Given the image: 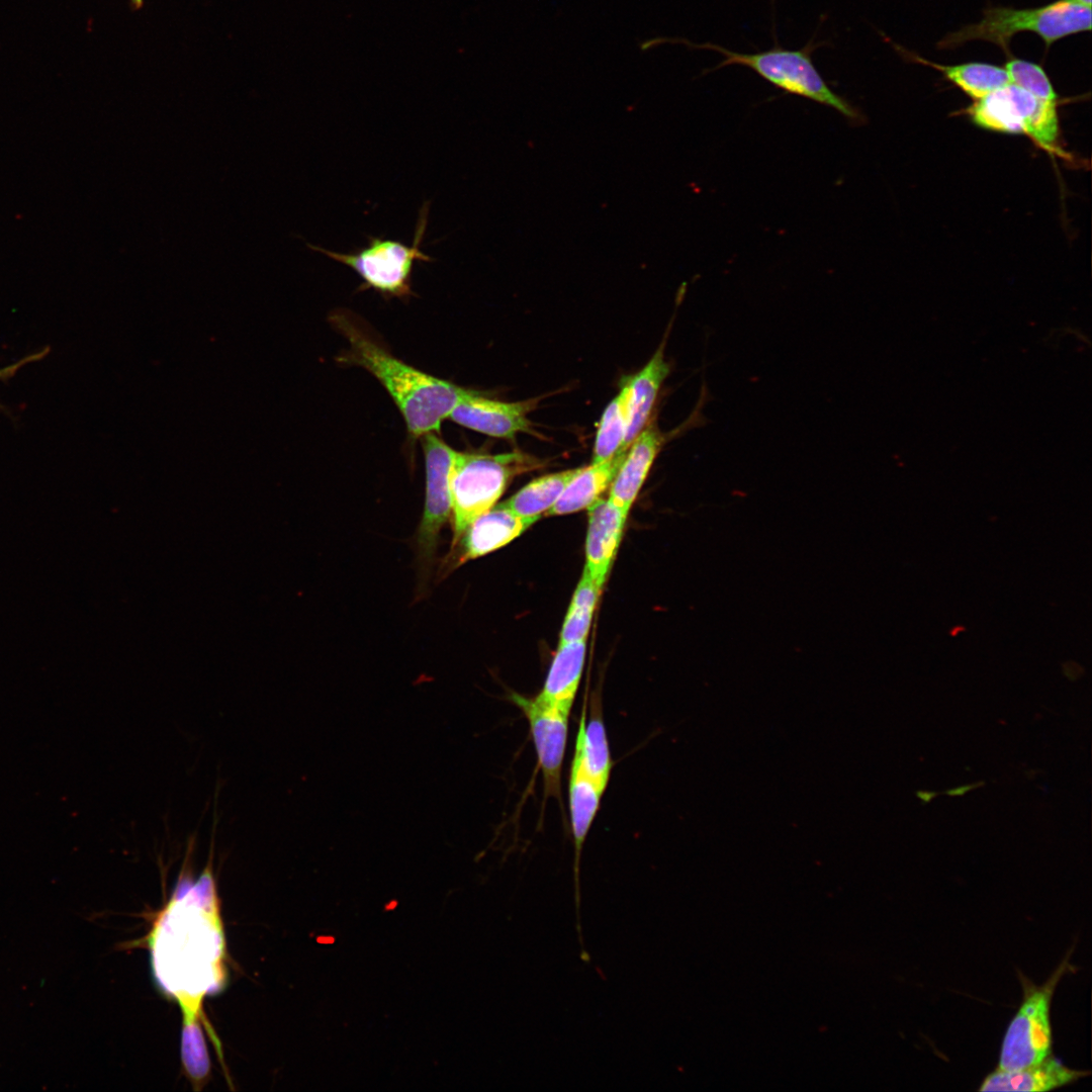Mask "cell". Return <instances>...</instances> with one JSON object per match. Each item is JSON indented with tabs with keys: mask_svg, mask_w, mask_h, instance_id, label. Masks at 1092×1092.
Wrapping results in <instances>:
<instances>
[{
	"mask_svg": "<svg viewBox=\"0 0 1092 1092\" xmlns=\"http://www.w3.org/2000/svg\"><path fill=\"white\" fill-rule=\"evenodd\" d=\"M332 323L348 341L343 363L364 368L385 388L414 438L437 433L456 405L474 391L404 363L373 340L347 312L332 315Z\"/></svg>",
	"mask_w": 1092,
	"mask_h": 1092,
	"instance_id": "1",
	"label": "cell"
},
{
	"mask_svg": "<svg viewBox=\"0 0 1092 1092\" xmlns=\"http://www.w3.org/2000/svg\"><path fill=\"white\" fill-rule=\"evenodd\" d=\"M1091 7L1068 0L1034 8L990 7L982 18L972 24L946 34L937 47L956 49L973 40H984L1009 53L1010 41L1020 32L1038 35L1049 48L1054 42L1091 29Z\"/></svg>",
	"mask_w": 1092,
	"mask_h": 1092,
	"instance_id": "2",
	"label": "cell"
},
{
	"mask_svg": "<svg viewBox=\"0 0 1092 1092\" xmlns=\"http://www.w3.org/2000/svg\"><path fill=\"white\" fill-rule=\"evenodd\" d=\"M539 466L540 460L519 451L494 455L456 451L449 479L452 542L496 504L515 476Z\"/></svg>",
	"mask_w": 1092,
	"mask_h": 1092,
	"instance_id": "3",
	"label": "cell"
},
{
	"mask_svg": "<svg viewBox=\"0 0 1092 1092\" xmlns=\"http://www.w3.org/2000/svg\"><path fill=\"white\" fill-rule=\"evenodd\" d=\"M694 47L711 50L724 57L712 71L730 65L747 67L787 93L833 108L851 121L859 120L857 110L843 97L836 94L815 68L811 58V52L815 47H812L811 42L800 50H788L776 46L768 51L753 54L732 52L714 43Z\"/></svg>",
	"mask_w": 1092,
	"mask_h": 1092,
	"instance_id": "4",
	"label": "cell"
},
{
	"mask_svg": "<svg viewBox=\"0 0 1092 1092\" xmlns=\"http://www.w3.org/2000/svg\"><path fill=\"white\" fill-rule=\"evenodd\" d=\"M429 214V202H424L416 224L412 246L402 242L368 236L365 247L350 253H338L318 246H307L354 270L362 279L360 289L372 288L386 297L405 298L412 295V274L416 261L432 262L422 249Z\"/></svg>",
	"mask_w": 1092,
	"mask_h": 1092,
	"instance_id": "5",
	"label": "cell"
},
{
	"mask_svg": "<svg viewBox=\"0 0 1092 1092\" xmlns=\"http://www.w3.org/2000/svg\"><path fill=\"white\" fill-rule=\"evenodd\" d=\"M1069 967L1067 957L1041 986H1034L1022 978L1023 1001L1003 1039L998 1069H1022L1038 1064L1051 1055V1000Z\"/></svg>",
	"mask_w": 1092,
	"mask_h": 1092,
	"instance_id": "6",
	"label": "cell"
},
{
	"mask_svg": "<svg viewBox=\"0 0 1092 1092\" xmlns=\"http://www.w3.org/2000/svg\"><path fill=\"white\" fill-rule=\"evenodd\" d=\"M426 467L425 506L416 536L420 593L435 564L442 528L451 518L450 471L456 450L435 432L421 437Z\"/></svg>",
	"mask_w": 1092,
	"mask_h": 1092,
	"instance_id": "7",
	"label": "cell"
},
{
	"mask_svg": "<svg viewBox=\"0 0 1092 1092\" xmlns=\"http://www.w3.org/2000/svg\"><path fill=\"white\" fill-rule=\"evenodd\" d=\"M538 519L524 518L516 514L506 502L474 519L457 540L440 565L439 575L444 578L456 567L468 560L479 558L512 542Z\"/></svg>",
	"mask_w": 1092,
	"mask_h": 1092,
	"instance_id": "8",
	"label": "cell"
},
{
	"mask_svg": "<svg viewBox=\"0 0 1092 1092\" xmlns=\"http://www.w3.org/2000/svg\"><path fill=\"white\" fill-rule=\"evenodd\" d=\"M510 700L521 708L529 721L546 793L559 796L569 713L536 697L511 694Z\"/></svg>",
	"mask_w": 1092,
	"mask_h": 1092,
	"instance_id": "9",
	"label": "cell"
},
{
	"mask_svg": "<svg viewBox=\"0 0 1092 1092\" xmlns=\"http://www.w3.org/2000/svg\"><path fill=\"white\" fill-rule=\"evenodd\" d=\"M534 406V400L506 402L474 391L456 405L448 420L491 437L511 439L529 431L528 415Z\"/></svg>",
	"mask_w": 1092,
	"mask_h": 1092,
	"instance_id": "10",
	"label": "cell"
},
{
	"mask_svg": "<svg viewBox=\"0 0 1092 1092\" xmlns=\"http://www.w3.org/2000/svg\"><path fill=\"white\" fill-rule=\"evenodd\" d=\"M1040 99L1024 89L1007 83L974 100L966 114L977 126L1003 133H1024Z\"/></svg>",
	"mask_w": 1092,
	"mask_h": 1092,
	"instance_id": "11",
	"label": "cell"
},
{
	"mask_svg": "<svg viewBox=\"0 0 1092 1092\" xmlns=\"http://www.w3.org/2000/svg\"><path fill=\"white\" fill-rule=\"evenodd\" d=\"M588 510L584 568L603 587L623 537L628 513L609 498H599Z\"/></svg>",
	"mask_w": 1092,
	"mask_h": 1092,
	"instance_id": "12",
	"label": "cell"
},
{
	"mask_svg": "<svg viewBox=\"0 0 1092 1092\" xmlns=\"http://www.w3.org/2000/svg\"><path fill=\"white\" fill-rule=\"evenodd\" d=\"M663 444V436L651 425L631 442L610 485L609 499L629 513L652 463Z\"/></svg>",
	"mask_w": 1092,
	"mask_h": 1092,
	"instance_id": "13",
	"label": "cell"
},
{
	"mask_svg": "<svg viewBox=\"0 0 1092 1092\" xmlns=\"http://www.w3.org/2000/svg\"><path fill=\"white\" fill-rule=\"evenodd\" d=\"M1089 1074L1070 1069L1050 1055L1040 1063L1022 1069H997L984 1079L979 1090L1043 1092L1069 1085Z\"/></svg>",
	"mask_w": 1092,
	"mask_h": 1092,
	"instance_id": "14",
	"label": "cell"
},
{
	"mask_svg": "<svg viewBox=\"0 0 1092 1092\" xmlns=\"http://www.w3.org/2000/svg\"><path fill=\"white\" fill-rule=\"evenodd\" d=\"M626 452H619L611 459L581 467L545 515H566L589 508L611 485Z\"/></svg>",
	"mask_w": 1092,
	"mask_h": 1092,
	"instance_id": "15",
	"label": "cell"
},
{
	"mask_svg": "<svg viewBox=\"0 0 1092 1092\" xmlns=\"http://www.w3.org/2000/svg\"><path fill=\"white\" fill-rule=\"evenodd\" d=\"M585 642L558 645L538 700L570 712L582 674Z\"/></svg>",
	"mask_w": 1092,
	"mask_h": 1092,
	"instance_id": "16",
	"label": "cell"
},
{
	"mask_svg": "<svg viewBox=\"0 0 1092 1092\" xmlns=\"http://www.w3.org/2000/svg\"><path fill=\"white\" fill-rule=\"evenodd\" d=\"M660 347L648 363L629 381V423L620 452L627 451L631 442L644 429L658 391L669 373Z\"/></svg>",
	"mask_w": 1092,
	"mask_h": 1092,
	"instance_id": "17",
	"label": "cell"
},
{
	"mask_svg": "<svg viewBox=\"0 0 1092 1092\" xmlns=\"http://www.w3.org/2000/svg\"><path fill=\"white\" fill-rule=\"evenodd\" d=\"M604 791L585 774L573 755L569 778V810L575 845L576 908H579L578 864L585 837L600 808Z\"/></svg>",
	"mask_w": 1092,
	"mask_h": 1092,
	"instance_id": "18",
	"label": "cell"
},
{
	"mask_svg": "<svg viewBox=\"0 0 1092 1092\" xmlns=\"http://www.w3.org/2000/svg\"><path fill=\"white\" fill-rule=\"evenodd\" d=\"M895 47L907 59L940 72L947 81L974 100L980 99L1009 83L1005 69L1000 66L982 62L943 65L926 60L898 46Z\"/></svg>",
	"mask_w": 1092,
	"mask_h": 1092,
	"instance_id": "19",
	"label": "cell"
},
{
	"mask_svg": "<svg viewBox=\"0 0 1092 1092\" xmlns=\"http://www.w3.org/2000/svg\"><path fill=\"white\" fill-rule=\"evenodd\" d=\"M585 708L579 720L574 755L585 774L605 792L613 766L603 716L593 709L586 724Z\"/></svg>",
	"mask_w": 1092,
	"mask_h": 1092,
	"instance_id": "20",
	"label": "cell"
},
{
	"mask_svg": "<svg viewBox=\"0 0 1092 1092\" xmlns=\"http://www.w3.org/2000/svg\"><path fill=\"white\" fill-rule=\"evenodd\" d=\"M579 470L568 469L536 478L507 499L506 504L521 517L539 520L554 506Z\"/></svg>",
	"mask_w": 1092,
	"mask_h": 1092,
	"instance_id": "21",
	"label": "cell"
},
{
	"mask_svg": "<svg viewBox=\"0 0 1092 1092\" xmlns=\"http://www.w3.org/2000/svg\"><path fill=\"white\" fill-rule=\"evenodd\" d=\"M629 398L630 387L627 382L602 416L592 463L606 461L620 452L629 423Z\"/></svg>",
	"mask_w": 1092,
	"mask_h": 1092,
	"instance_id": "22",
	"label": "cell"
},
{
	"mask_svg": "<svg viewBox=\"0 0 1092 1092\" xmlns=\"http://www.w3.org/2000/svg\"><path fill=\"white\" fill-rule=\"evenodd\" d=\"M601 592L602 586L583 569L566 612L558 645L586 641Z\"/></svg>",
	"mask_w": 1092,
	"mask_h": 1092,
	"instance_id": "23",
	"label": "cell"
},
{
	"mask_svg": "<svg viewBox=\"0 0 1092 1092\" xmlns=\"http://www.w3.org/2000/svg\"><path fill=\"white\" fill-rule=\"evenodd\" d=\"M1009 83H1012L1032 95L1049 101L1058 102L1059 96L1043 68L1030 61L1010 57L1003 67Z\"/></svg>",
	"mask_w": 1092,
	"mask_h": 1092,
	"instance_id": "24",
	"label": "cell"
},
{
	"mask_svg": "<svg viewBox=\"0 0 1092 1092\" xmlns=\"http://www.w3.org/2000/svg\"><path fill=\"white\" fill-rule=\"evenodd\" d=\"M51 352V347L46 346L41 350L28 354L16 362L0 368V381L4 384H9V381L17 374V372L27 364L34 363L44 359ZM0 412H5L11 417L9 411L0 402Z\"/></svg>",
	"mask_w": 1092,
	"mask_h": 1092,
	"instance_id": "25",
	"label": "cell"
},
{
	"mask_svg": "<svg viewBox=\"0 0 1092 1092\" xmlns=\"http://www.w3.org/2000/svg\"><path fill=\"white\" fill-rule=\"evenodd\" d=\"M985 784H986L985 782H977V783H974V784L963 785V786H960V787H957V788H953V789H949V790L945 791L944 794H946L947 796H951V797L964 796L969 791L975 790V789L980 788V787H983V786H985Z\"/></svg>",
	"mask_w": 1092,
	"mask_h": 1092,
	"instance_id": "26",
	"label": "cell"
},
{
	"mask_svg": "<svg viewBox=\"0 0 1092 1092\" xmlns=\"http://www.w3.org/2000/svg\"><path fill=\"white\" fill-rule=\"evenodd\" d=\"M938 794H939L938 792H932V791H917L916 792L917 798H919L923 802V804L929 803L931 800H933L935 797H937Z\"/></svg>",
	"mask_w": 1092,
	"mask_h": 1092,
	"instance_id": "27",
	"label": "cell"
},
{
	"mask_svg": "<svg viewBox=\"0 0 1092 1092\" xmlns=\"http://www.w3.org/2000/svg\"><path fill=\"white\" fill-rule=\"evenodd\" d=\"M1068 1L1079 4V5H1082V6L1091 7V0H1068Z\"/></svg>",
	"mask_w": 1092,
	"mask_h": 1092,
	"instance_id": "28",
	"label": "cell"
},
{
	"mask_svg": "<svg viewBox=\"0 0 1092 1092\" xmlns=\"http://www.w3.org/2000/svg\"><path fill=\"white\" fill-rule=\"evenodd\" d=\"M129 1H130L131 5L134 8H141L143 6V3H144V0H129Z\"/></svg>",
	"mask_w": 1092,
	"mask_h": 1092,
	"instance_id": "29",
	"label": "cell"
}]
</instances>
